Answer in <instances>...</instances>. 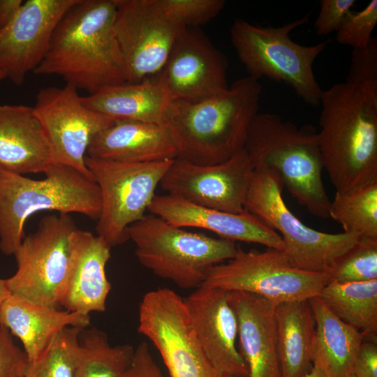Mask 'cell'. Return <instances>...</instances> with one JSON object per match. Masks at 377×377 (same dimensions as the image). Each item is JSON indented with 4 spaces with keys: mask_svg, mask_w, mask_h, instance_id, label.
<instances>
[{
    "mask_svg": "<svg viewBox=\"0 0 377 377\" xmlns=\"http://www.w3.org/2000/svg\"><path fill=\"white\" fill-rule=\"evenodd\" d=\"M5 78H6L5 75L2 72L0 71V82H1Z\"/></svg>",
    "mask_w": 377,
    "mask_h": 377,
    "instance_id": "7bdbcfd3",
    "label": "cell"
},
{
    "mask_svg": "<svg viewBox=\"0 0 377 377\" xmlns=\"http://www.w3.org/2000/svg\"><path fill=\"white\" fill-rule=\"evenodd\" d=\"M308 301L316 325L313 362L318 363L327 377L353 374L358 351L366 335L337 318L318 297Z\"/></svg>",
    "mask_w": 377,
    "mask_h": 377,
    "instance_id": "4316f807",
    "label": "cell"
},
{
    "mask_svg": "<svg viewBox=\"0 0 377 377\" xmlns=\"http://www.w3.org/2000/svg\"><path fill=\"white\" fill-rule=\"evenodd\" d=\"M377 99V39L366 47L353 49L346 82Z\"/></svg>",
    "mask_w": 377,
    "mask_h": 377,
    "instance_id": "d6a6232c",
    "label": "cell"
},
{
    "mask_svg": "<svg viewBox=\"0 0 377 377\" xmlns=\"http://www.w3.org/2000/svg\"><path fill=\"white\" fill-rule=\"evenodd\" d=\"M77 0H27L0 29V71L17 86L43 59L53 31Z\"/></svg>",
    "mask_w": 377,
    "mask_h": 377,
    "instance_id": "e0dca14e",
    "label": "cell"
},
{
    "mask_svg": "<svg viewBox=\"0 0 377 377\" xmlns=\"http://www.w3.org/2000/svg\"><path fill=\"white\" fill-rule=\"evenodd\" d=\"M228 293L200 286L183 300L196 337L219 376L249 377L236 343L237 320Z\"/></svg>",
    "mask_w": 377,
    "mask_h": 377,
    "instance_id": "ac0fdd59",
    "label": "cell"
},
{
    "mask_svg": "<svg viewBox=\"0 0 377 377\" xmlns=\"http://www.w3.org/2000/svg\"><path fill=\"white\" fill-rule=\"evenodd\" d=\"M348 377H356L354 374L349 376Z\"/></svg>",
    "mask_w": 377,
    "mask_h": 377,
    "instance_id": "ee69618b",
    "label": "cell"
},
{
    "mask_svg": "<svg viewBox=\"0 0 377 377\" xmlns=\"http://www.w3.org/2000/svg\"><path fill=\"white\" fill-rule=\"evenodd\" d=\"M29 367L24 350L15 344L10 332L0 324V377H26Z\"/></svg>",
    "mask_w": 377,
    "mask_h": 377,
    "instance_id": "d590c367",
    "label": "cell"
},
{
    "mask_svg": "<svg viewBox=\"0 0 377 377\" xmlns=\"http://www.w3.org/2000/svg\"><path fill=\"white\" fill-rule=\"evenodd\" d=\"M115 13L114 0H77L58 22L34 73L58 75L89 95L127 82Z\"/></svg>",
    "mask_w": 377,
    "mask_h": 377,
    "instance_id": "6da1fadb",
    "label": "cell"
},
{
    "mask_svg": "<svg viewBox=\"0 0 377 377\" xmlns=\"http://www.w3.org/2000/svg\"><path fill=\"white\" fill-rule=\"evenodd\" d=\"M340 320L366 336L377 331V279L328 282L317 296Z\"/></svg>",
    "mask_w": 377,
    "mask_h": 377,
    "instance_id": "83f0119b",
    "label": "cell"
},
{
    "mask_svg": "<svg viewBox=\"0 0 377 377\" xmlns=\"http://www.w3.org/2000/svg\"><path fill=\"white\" fill-rule=\"evenodd\" d=\"M330 281L328 273H315L293 267L284 251H244L213 267L202 285L227 291L259 295L274 305L317 297Z\"/></svg>",
    "mask_w": 377,
    "mask_h": 377,
    "instance_id": "30bf717a",
    "label": "cell"
},
{
    "mask_svg": "<svg viewBox=\"0 0 377 377\" xmlns=\"http://www.w3.org/2000/svg\"><path fill=\"white\" fill-rule=\"evenodd\" d=\"M309 14L280 27H262L242 18L230 27V38L249 76L267 77L291 87L306 104L317 106L323 94L313 65L327 42L303 45L293 40L290 32L309 22Z\"/></svg>",
    "mask_w": 377,
    "mask_h": 377,
    "instance_id": "52a82bcc",
    "label": "cell"
},
{
    "mask_svg": "<svg viewBox=\"0 0 377 377\" xmlns=\"http://www.w3.org/2000/svg\"><path fill=\"white\" fill-rule=\"evenodd\" d=\"M228 302L237 317L238 349L249 377H282L276 341V306L243 291H229Z\"/></svg>",
    "mask_w": 377,
    "mask_h": 377,
    "instance_id": "44dd1931",
    "label": "cell"
},
{
    "mask_svg": "<svg viewBox=\"0 0 377 377\" xmlns=\"http://www.w3.org/2000/svg\"><path fill=\"white\" fill-rule=\"evenodd\" d=\"M173 160L129 163L86 156V166L101 197L96 231L111 248L129 239L128 228L145 215Z\"/></svg>",
    "mask_w": 377,
    "mask_h": 377,
    "instance_id": "9c48e42d",
    "label": "cell"
},
{
    "mask_svg": "<svg viewBox=\"0 0 377 377\" xmlns=\"http://www.w3.org/2000/svg\"><path fill=\"white\" fill-rule=\"evenodd\" d=\"M355 3L354 0H321L314 24L316 34L325 36L337 32Z\"/></svg>",
    "mask_w": 377,
    "mask_h": 377,
    "instance_id": "8d00e7d4",
    "label": "cell"
},
{
    "mask_svg": "<svg viewBox=\"0 0 377 377\" xmlns=\"http://www.w3.org/2000/svg\"><path fill=\"white\" fill-rule=\"evenodd\" d=\"M148 211L179 228L193 227L211 231L220 238L264 245L283 251L278 232L244 209L230 213L203 207L172 195H155Z\"/></svg>",
    "mask_w": 377,
    "mask_h": 377,
    "instance_id": "d6986e66",
    "label": "cell"
},
{
    "mask_svg": "<svg viewBox=\"0 0 377 377\" xmlns=\"http://www.w3.org/2000/svg\"><path fill=\"white\" fill-rule=\"evenodd\" d=\"M225 377H228V376H225Z\"/></svg>",
    "mask_w": 377,
    "mask_h": 377,
    "instance_id": "f6af8a7d",
    "label": "cell"
},
{
    "mask_svg": "<svg viewBox=\"0 0 377 377\" xmlns=\"http://www.w3.org/2000/svg\"><path fill=\"white\" fill-rule=\"evenodd\" d=\"M253 168L276 171L291 195L311 214L329 218L331 200L322 179L318 133L310 124L297 126L279 114L257 113L244 144Z\"/></svg>",
    "mask_w": 377,
    "mask_h": 377,
    "instance_id": "277c9868",
    "label": "cell"
},
{
    "mask_svg": "<svg viewBox=\"0 0 377 377\" xmlns=\"http://www.w3.org/2000/svg\"><path fill=\"white\" fill-rule=\"evenodd\" d=\"M55 164L47 136L33 107L0 105V168L45 174Z\"/></svg>",
    "mask_w": 377,
    "mask_h": 377,
    "instance_id": "603a6c76",
    "label": "cell"
},
{
    "mask_svg": "<svg viewBox=\"0 0 377 377\" xmlns=\"http://www.w3.org/2000/svg\"><path fill=\"white\" fill-rule=\"evenodd\" d=\"M161 6L186 27H196L214 18L225 6L224 0H159Z\"/></svg>",
    "mask_w": 377,
    "mask_h": 377,
    "instance_id": "e575fe53",
    "label": "cell"
},
{
    "mask_svg": "<svg viewBox=\"0 0 377 377\" xmlns=\"http://www.w3.org/2000/svg\"><path fill=\"white\" fill-rule=\"evenodd\" d=\"M140 263L182 288L202 286L210 269L232 258L234 242L187 231L152 214L128 228Z\"/></svg>",
    "mask_w": 377,
    "mask_h": 377,
    "instance_id": "8992f818",
    "label": "cell"
},
{
    "mask_svg": "<svg viewBox=\"0 0 377 377\" xmlns=\"http://www.w3.org/2000/svg\"><path fill=\"white\" fill-rule=\"evenodd\" d=\"M87 156L120 163L173 160L178 152L168 124L114 120L89 143Z\"/></svg>",
    "mask_w": 377,
    "mask_h": 377,
    "instance_id": "7402d4cb",
    "label": "cell"
},
{
    "mask_svg": "<svg viewBox=\"0 0 377 377\" xmlns=\"http://www.w3.org/2000/svg\"><path fill=\"white\" fill-rule=\"evenodd\" d=\"M329 217L339 223L345 233L377 237V181L336 192Z\"/></svg>",
    "mask_w": 377,
    "mask_h": 377,
    "instance_id": "f546056e",
    "label": "cell"
},
{
    "mask_svg": "<svg viewBox=\"0 0 377 377\" xmlns=\"http://www.w3.org/2000/svg\"><path fill=\"white\" fill-rule=\"evenodd\" d=\"M253 170L244 147L214 165H198L177 157L159 185L167 194L195 205L240 213L245 209Z\"/></svg>",
    "mask_w": 377,
    "mask_h": 377,
    "instance_id": "9a60e30c",
    "label": "cell"
},
{
    "mask_svg": "<svg viewBox=\"0 0 377 377\" xmlns=\"http://www.w3.org/2000/svg\"><path fill=\"white\" fill-rule=\"evenodd\" d=\"M82 329L67 327L59 332L41 356L30 364L26 377H75Z\"/></svg>",
    "mask_w": 377,
    "mask_h": 377,
    "instance_id": "4dcf8cb0",
    "label": "cell"
},
{
    "mask_svg": "<svg viewBox=\"0 0 377 377\" xmlns=\"http://www.w3.org/2000/svg\"><path fill=\"white\" fill-rule=\"evenodd\" d=\"M0 324L21 341L31 364L65 327H89L90 316L59 310L10 294L0 305Z\"/></svg>",
    "mask_w": 377,
    "mask_h": 377,
    "instance_id": "cb8c5ba5",
    "label": "cell"
},
{
    "mask_svg": "<svg viewBox=\"0 0 377 377\" xmlns=\"http://www.w3.org/2000/svg\"><path fill=\"white\" fill-rule=\"evenodd\" d=\"M89 108L113 120L167 124L173 102L159 74L140 82L108 86L82 97Z\"/></svg>",
    "mask_w": 377,
    "mask_h": 377,
    "instance_id": "d4e9b609",
    "label": "cell"
},
{
    "mask_svg": "<svg viewBox=\"0 0 377 377\" xmlns=\"http://www.w3.org/2000/svg\"><path fill=\"white\" fill-rule=\"evenodd\" d=\"M226 57L200 31L186 27L158 73L173 101L195 103L226 91Z\"/></svg>",
    "mask_w": 377,
    "mask_h": 377,
    "instance_id": "2e32d148",
    "label": "cell"
},
{
    "mask_svg": "<svg viewBox=\"0 0 377 377\" xmlns=\"http://www.w3.org/2000/svg\"><path fill=\"white\" fill-rule=\"evenodd\" d=\"M279 174L268 168L253 170L244 208L281 236L290 265L315 273H330L360 236L327 233L304 225L287 207Z\"/></svg>",
    "mask_w": 377,
    "mask_h": 377,
    "instance_id": "ba28073f",
    "label": "cell"
},
{
    "mask_svg": "<svg viewBox=\"0 0 377 377\" xmlns=\"http://www.w3.org/2000/svg\"><path fill=\"white\" fill-rule=\"evenodd\" d=\"M79 343L75 377H121L135 350L127 343L111 345L106 333L94 327L81 330Z\"/></svg>",
    "mask_w": 377,
    "mask_h": 377,
    "instance_id": "f1b7e54d",
    "label": "cell"
},
{
    "mask_svg": "<svg viewBox=\"0 0 377 377\" xmlns=\"http://www.w3.org/2000/svg\"><path fill=\"white\" fill-rule=\"evenodd\" d=\"M318 133L336 192L377 181V99L346 82L323 91Z\"/></svg>",
    "mask_w": 377,
    "mask_h": 377,
    "instance_id": "3957f363",
    "label": "cell"
},
{
    "mask_svg": "<svg viewBox=\"0 0 377 377\" xmlns=\"http://www.w3.org/2000/svg\"><path fill=\"white\" fill-rule=\"evenodd\" d=\"M10 294L6 279H0V305Z\"/></svg>",
    "mask_w": 377,
    "mask_h": 377,
    "instance_id": "b9f144b4",
    "label": "cell"
},
{
    "mask_svg": "<svg viewBox=\"0 0 377 377\" xmlns=\"http://www.w3.org/2000/svg\"><path fill=\"white\" fill-rule=\"evenodd\" d=\"M377 24V1H371L360 11L348 13L337 32V41L353 49L366 47L372 39L371 34Z\"/></svg>",
    "mask_w": 377,
    "mask_h": 377,
    "instance_id": "836d02e7",
    "label": "cell"
},
{
    "mask_svg": "<svg viewBox=\"0 0 377 377\" xmlns=\"http://www.w3.org/2000/svg\"><path fill=\"white\" fill-rule=\"evenodd\" d=\"M329 275L330 281L340 283L377 279V237L360 236L339 258Z\"/></svg>",
    "mask_w": 377,
    "mask_h": 377,
    "instance_id": "1f68e13d",
    "label": "cell"
},
{
    "mask_svg": "<svg viewBox=\"0 0 377 377\" xmlns=\"http://www.w3.org/2000/svg\"><path fill=\"white\" fill-rule=\"evenodd\" d=\"M101 209L96 182L71 167L55 163L42 179L0 168V251L5 255L15 254L25 236L24 224L36 212L78 213L97 220Z\"/></svg>",
    "mask_w": 377,
    "mask_h": 377,
    "instance_id": "5b68a950",
    "label": "cell"
},
{
    "mask_svg": "<svg viewBox=\"0 0 377 377\" xmlns=\"http://www.w3.org/2000/svg\"><path fill=\"white\" fill-rule=\"evenodd\" d=\"M121 377H163L146 342L135 348L132 361Z\"/></svg>",
    "mask_w": 377,
    "mask_h": 377,
    "instance_id": "74e56055",
    "label": "cell"
},
{
    "mask_svg": "<svg viewBox=\"0 0 377 377\" xmlns=\"http://www.w3.org/2000/svg\"><path fill=\"white\" fill-rule=\"evenodd\" d=\"M261 93L258 80L248 75L204 101H173L167 124L177 157L198 165H214L242 149L249 125L258 113Z\"/></svg>",
    "mask_w": 377,
    "mask_h": 377,
    "instance_id": "7a4b0ae2",
    "label": "cell"
},
{
    "mask_svg": "<svg viewBox=\"0 0 377 377\" xmlns=\"http://www.w3.org/2000/svg\"><path fill=\"white\" fill-rule=\"evenodd\" d=\"M33 108L47 136L55 163L93 179L85 164L88 147L114 120L87 107L77 89L67 84L40 89Z\"/></svg>",
    "mask_w": 377,
    "mask_h": 377,
    "instance_id": "5bb4252c",
    "label": "cell"
},
{
    "mask_svg": "<svg viewBox=\"0 0 377 377\" xmlns=\"http://www.w3.org/2000/svg\"><path fill=\"white\" fill-rule=\"evenodd\" d=\"M23 2L22 0H0V29L13 20Z\"/></svg>",
    "mask_w": 377,
    "mask_h": 377,
    "instance_id": "ab89813d",
    "label": "cell"
},
{
    "mask_svg": "<svg viewBox=\"0 0 377 377\" xmlns=\"http://www.w3.org/2000/svg\"><path fill=\"white\" fill-rule=\"evenodd\" d=\"M138 330L156 348L170 377H219L196 337L183 298L174 290L161 288L143 295Z\"/></svg>",
    "mask_w": 377,
    "mask_h": 377,
    "instance_id": "7c38bea8",
    "label": "cell"
},
{
    "mask_svg": "<svg viewBox=\"0 0 377 377\" xmlns=\"http://www.w3.org/2000/svg\"><path fill=\"white\" fill-rule=\"evenodd\" d=\"M111 247L99 236L77 228L71 238V258L61 306L89 314L104 312L111 290L105 267Z\"/></svg>",
    "mask_w": 377,
    "mask_h": 377,
    "instance_id": "ffe728a7",
    "label": "cell"
},
{
    "mask_svg": "<svg viewBox=\"0 0 377 377\" xmlns=\"http://www.w3.org/2000/svg\"><path fill=\"white\" fill-rule=\"evenodd\" d=\"M114 1V29L127 82L156 75L186 27L164 10L159 0Z\"/></svg>",
    "mask_w": 377,
    "mask_h": 377,
    "instance_id": "4fadbf2b",
    "label": "cell"
},
{
    "mask_svg": "<svg viewBox=\"0 0 377 377\" xmlns=\"http://www.w3.org/2000/svg\"><path fill=\"white\" fill-rule=\"evenodd\" d=\"M353 374L356 377H377V346L364 339L360 345Z\"/></svg>",
    "mask_w": 377,
    "mask_h": 377,
    "instance_id": "f35d334b",
    "label": "cell"
},
{
    "mask_svg": "<svg viewBox=\"0 0 377 377\" xmlns=\"http://www.w3.org/2000/svg\"><path fill=\"white\" fill-rule=\"evenodd\" d=\"M77 226L70 214L47 215L23 238L14 256L17 270L6 279L10 294L58 308L64 293L71 238Z\"/></svg>",
    "mask_w": 377,
    "mask_h": 377,
    "instance_id": "8fae6325",
    "label": "cell"
},
{
    "mask_svg": "<svg viewBox=\"0 0 377 377\" xmlns=\"http://www.w3.org/2000/svg\"><path fill=\"white\" fill-rule=\"evenodd\" d=\"M302 377H327L323 368L316 362L312 363V367L309 371Z\"/></svg>",
    "mask_w": 377,
    "mask_h": 377,
    "instance_id": "60d3db41",
    "label": "cell"
},
{
    "mask_svg": "<svg viewBox=\"0 0 377 377\" xmlns=\"http://www.w3.org/2000/svg\"><path fill=\"white\" fill-rule=\"evenodd\" d=\"M274 318L282 377H302L312 367L316 350V325L309 301L279 304Z\"/></svg>",
    "mask_w": 377,
    "mask_h": 377,
    "instance_id": "484cf974",
    "label": "cell"
}]
</instances>
